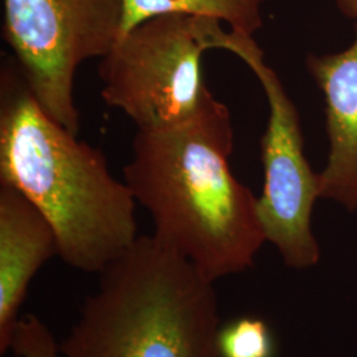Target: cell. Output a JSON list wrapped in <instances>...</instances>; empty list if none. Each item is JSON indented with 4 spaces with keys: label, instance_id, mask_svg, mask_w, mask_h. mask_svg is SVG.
I'll return each mask as SVG.
<instances>
[{
    "label": "cell",
    "instance_id": "cell-11",
    "mask_svg": "<svg viewBox=\"0 0 357 357\" xmlns=\"http://www.w3.org/2000/svg\"><path fill=\"white\" fill-rule=\"evenodd\" d=\"M11 352L19 357H61L51 328L33 314L20 317L13 330Z\"/></svg>",
    "mask_w": 357,
    "mask_h": 357
},
{
    "label": "cell",
    "instance_id": "cell-3",
    "mask_svg": "<svg viewBox=\"0 0 357 357\" xmlns=\"http://www.w3.org/2000/svg\"><path fill=\"white\" fill-rule=\"evenodd\" d=\"M216 282L153 234L98 274L61 357H220Z\"/></svg>",
    "mask_w": 357,
    "mask_h": 357
},
{
    "label": "cell",
    "instance_id": "cell-1",
    "mask_svg": "<svg viewBox=\"0 0 357 357\" xmlns=\"http://www.w3.org/2000/svg\"><path fill=\"white\" fill-rule=\"evenodd\" d=\"M233 143L229 109L209 91L190 121L138 130L123 168L153 236L213 282L253 268L266 243L257 196L230 169Z\"/></svg>",
    "mask_w": 357,
    "mask_h": 357
},
{
    "label": "cell",
    "instance_id": "cell-4",
    "mask_svg": "<svg viewBox=\"0 0 357 357\" xmlns=\"http://www.w3.org/2000/svg\"><path fill=\"white\" fill-rule=\"evenodd\" d=\"M228 31L216 19L167 13L122 33L101 59L103 102L138 130H163L193 118L211 91L203 56L220 50Z\"/></svg>",
    "mask_w": 357,
    "mask_h": 357
},
{
    "label": "cell",
    "instance_id": "cell-9",
    "mask_svg": "<svg viewBox=\"0 0 357 357\" xmlns=\"http://www.w3.org/2000/svg\"><path fill=\"white\" fill-rule=\"evenodd\" d=\"M266 0H125L123 33L142 22L167 13L211 17L243 36H255L264 26Z\"/></svg>",
    "mask_w": 357,
    "mask_h": 357
},
{
    "label": "cell",
    "instance_id": "cell-8",
    "mask_svg": "<svg viewBox=\"0 0 357 357\" xmlns=\"http://www.w3.org/2000/svg\"><path fill=\"white\" fill-rule=\"evenodd\" d=\"M59 255L51 222L22 192L0 183V354L11 351L28 287L50 259Z\"/></svg>",
    "mask_w": 357,
    "mask_h": 357
},
{
    "label": "cell",
    "instance_id": "cell-5",
    "mask_svg": "<svg viewBox=\"0 0 357 357\" xmlns=\"http://www.w3.org/2000/svg\"><path fill=\"white\" fill-rule=\"evenodd\" d=\"M4 40L28 88L54 122L78 135L75 77L123 33L125 0H3Z\"/></svg>",
    "mask_w": 357,
    "mask_h": 357
},
{
    "label": "cell",
    "instance_id": "cell-13",
    "mask_svg": "<svg viewBox=\"0 0 357 357\" xmlns=\"http://www.w3.org/2000/svg\"><path fill=\"white\" fill-rule=\"evenodd\" d=\"M13 357H19V356H16V355H13Z\"/></svg>",
    "mask_w": 357,
    "mask_h": 357
},
{
    "label": "cell",
    "instance_id": "cell-6",
    "mask_svg": "<svg viewBox=\"0 0 357 357\" xmlns=\"http://www.w3.org/2000/svg\"><path fill=\"white\" fill-rule=\"evenodd\" d=\"M221 51L230 52L246 64L268 100V126L259 143L265 178L257 197L266 243L275 246L287 268H312L320 259L319 243L311 225L314 206L320 199L319 174L307 160L298 109L255 38L229 29Z\"/></svg>",
    "mask_w": 357,
    "mask_h": 357
},
{
    "label": "cell",
    "instance_id": "cell-12",
    "mask_svg": "<svg viewBox=\"0 0 357 357\" xmlns=\"http://www.w3.org/2000/svg\"><path fill=\"white\" fill-rule=\"evenodd\" d=\"M333 3L345 17L357 23V0H333Z\"/></svg>",
    "mask_w": 357,
    "mask_h": 357
},
{
    "label": "cell",
    "instance_id": "cell-10",
    "mask_svg": "<svg viewBox=\"0 0 357 357\" xmlns=\"http://www.w3.org/2000/svg\"><path fill=\"white\" fill-rule=\"evenodd\" d=\"M220 357H274V340L268 324L258 318H240L221 327Z\"/></svg>",
    "mask_w": 357,
    "mask_h": 357
},
{
    "label": "cell",
    "instance_id": "cell-7",
    "mask_svg": "<svg viewBox=\"0 0 357 357\" xmlns=\"http://www.w3.org/2000/svg\"><path fill=\"white\" fill-rule=\"evenodd\" d=\"M307 70L324 97L330 153L319 174L320 199L357 211V23L344 51L310 54Z\"/></svg>",
    "mask_w": 357,
    "mask_h": 357
},
{
    "label": "cell",
    "instance_id": "cell-2",
    "mask_svg": "<svg viewBox=\"0 0 357 357\" xmlns=\"http://www.w3.org/2000/svg\"><path fill=\"white\" fill-rule=\"evenodd\" d=\"M0 183L47 217L69 268L98 275L138 238V204L125 180L41 109L16 64L0 72Z\"/></svg>",
    "mask_w": 357,
    "mask_h": 357
}]
</instances>
